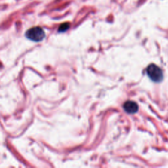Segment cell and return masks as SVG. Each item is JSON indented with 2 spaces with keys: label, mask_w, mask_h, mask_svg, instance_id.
I'll list each match as a JSON object with an SVG mask.
<instances>
[{
  "label": "cell",
  "mask_w": 168,
  "mask_h": 168,
  "mask_svg": "<svg viewBox=\"0 0 168 168\" xmlns=\"http://www.w3.org/2000/svg\"><path fill=\"white\" fill-rule=\"evenodd\" d=\"M26 37L33 41L39 42L45 38V33L41 27L35 26L27 30L26 32Z\"/></svg>",
  "instance_id": "cell-1"
},
{
  "label": "cell",
  "mask_w": 168,
  "mask_h": 168,
  "mask_svg": "<svg viewBox=\"0 0 168 168\" xmlns=\"http://www.w3.org/2000/svg\"><path fill=\"white\" fill-rule=\"evenodd\" d=\"M146 73L148 77L155 82H160L163 80V75L162 70L156 64H150L146 69Z\"/></svg>",
  "instance_id": "cell-2"
},
{
  "label": "cell",
  "mask_w": 168,
  "mask_h": 168,
  "mask_svg": "<svg viewBox=\"0 0 168 168\" xmlns=\"http://www.w3.org/2000/svg\"><path fill=\"white\" fill-rule=\"evenodd\" d=\"M124 109L125 111L129 114H134L138 111L139 106L135 102L128 101L124 103Z\"/></svg>",
  "instance_id": "cell-3"
},
{
  "label": "cell",
  "mask_w": 168,
  "mask_h": 168,
  "mask_svg": "<svg viewBox=\"0 0 168 168\" xmlns=\"http://www.w3.org/2000/svg\"><path fill=\"white\" fill-rule=\"evenodd\" d=\"M70 27V24L69 23H63L61 25H60L59 28V32H64L66 31L68 29H69Z\"/></svg>",
  "instance_id": "cell-4"
}]
</instances>
